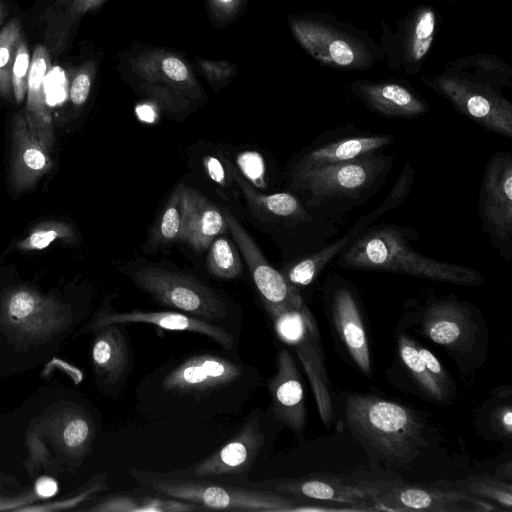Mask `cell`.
<instances>
[{"label": "cell", "instance_id": "obj_1", "mask_svg": "<svg viewBox=\"0 0 512 512\" xmlns=\"http://www.w3.org/2000/svg\"><path fill=\"white\" fill-rule=\"evenodd\" d=\"M228 352L191 355L155 371L137 390L142 408L184 420L236 411L261 385V376Z\"/></svg>", "mask_w": 512, "mask_h": 512}, {"label": "cell", "instance_id": "obj_2", "mask_svg": "<svg viewBox=\"0 0 512 512\" xmlns=\"http://www.w3.org/2000/svg\"><path fill=\"white\" fill-rule=\"evenodd\" d=\"M422 83L487 132L512 139V66L492 53L477 52L447 62Z\"/></svg>", "mask_w": 512, "mask_h": 512}, {"label": "cell", "instance_id": "obj_3", "mask_svg": "<svg viewBox=\"0 0 512 512\" xmlns=\"http://www.w3.org/2000/svg\"><path fill=\"white\" fill-rule=\"evenodd\" d=\"M418 233L393 223L368 226L335 259L348 270L390 272L461 286H480L485 278L477 269L428 257L412 247Z\"/></svg>", "mask_w": 512, "mask_h": 512}, {"label": "cell", "instance_id": "obj_4", "mask_svg": "<svg viewBox=\"0 0 512 512\" xmlns=\"http://www.w3.org/2000/svg\"><path fill=\"white\" fill-rule=\"evenodd\" d=\"M394 156L384 151L291 175V186L305 193L303 204L313 213L337 223L365 204L385 184Z\"/></svg>", "mask_w": 512, "mask_h": 512}, {"label": "cell", "instance_id": "obj_5", "mask_svg": "<svg viewBox=\"0 0 512 512\" xmlns=\"http://www.w3.org/2000/svg\"><path fill=\"white\" fill-rule=\"evenodd\" d=\"M288 26L318 64L341 71H367L383 62L378 42L364 29L326 12L290 14Z\"/></svg>", "mask_w": 512, "mask_h": 512}, {"label": "cell", "instance_id": "obj_6", "mask_svg": "<svg viewBox=\"0 0 512 512\" xmlns=\"http://www.w3.org/2000/svg\"><path fill=\"white\" fill-rule=\"evenodd\" d=\"M130 475L144 490L190 502L202 509L287 512L297 511L300 504V498L216 480L179 477L136 468L130 469Z\"/></svg>", "mask_w": 512, "mask_h": 512}, {"label": "cell", "instance_id": "obj_7", "mask_svg": "<svg viewBox=\"0 0 512 512\" xmlns=\"http://www.w3.org/2000/svg\"><path fill=\"white\" fill-rule=\"evenodd\" d=\"M345 415L351 432L383 459L402 464L415 456L422 425L406 407L356 394L347 398Z\"/></svg>", "mask_w": 512, "mask_h": 512}, {"label": "cell", "instance_id": "obj_8", "mask_svg": "<svg viewBox=\"0 0 512 512\" xmlns=\"http://www.w3.org/2000/svg\"><path fill=\"white\" fill-rule=\"evenodd\" d=\"M277 337L296 353L308 377L322 423L329 428L333 418L331 382L317 323L301 305L269 314Z\"/></svg>", "mask_w": 512, "mask_h": 512}, {"label": "cell", "instance_id": "obj_9", "mask_svg": "<svg viewBox=\"0 0 512 512\" xmlns=\"http://www.w3.org/2000/svg\"><path fill=\"white\" fill-rule=\"evenodd\" d=\"M441 14L431 4L413 7L394 25L380 24L378 44L383 62L390 70L405 76L420 73L435 42Z\"/></svg>", "mask_w": 512, "mask_h": 512}, {"label": "cell", "instance_id": "obj_10", "mask_svg": "<svg viewBox=\"0 0 512 512\" xmlns=\"http://www.w3.org/2000/svg\"><path fill=\"white\" fill-rule=\"evenodd\" d=\"M130 277L138 288L164 306L216 324L229 317L227 302L190 275L146 266L135 270Z\"/></svg>", "mask_w": 512, "mask_h": 512}, {"label": "cell", "instance_id": "obj_11", "mask_svg": "<svg viewBox=\"0 0 512 512\" xmlns=\"http://www.w3.org/2000/svg\"><path fill=\"white\" fill-rule=\"evenodd\" d=\"M118 68L128 82L166 85L194 103L205 99L193 64L177 50L134 41L119 55Z\"/></svg>", "mask_w": 512, "mask_h": 512}, {"label": "cell", "instance_id": "obj_12", "mask_svg": "<svg viewBox=\"0 0 512 512\" xmlns=\"http://www.w3.org/2000/svg\"><path fill=\"white\" fill-rule=\"evenodd\" d=\"M415 175L411 163H405L392 188L377 208L362 215L343 236L336 237L317 251L295 258L281 270L287 282L299 291L311 285L368 226L406 200L412 190Z\"/></svg>", "mask_w": 512, "mask_h": 512}, {"label": "cell", "instance_id": "obj_13", "mask_svg": "<svg viewBox=\"0 0 512 512\" xmlns=\"http://www.w3.org/2000/svg\"><path fill=\"white\" fill-rule=\"evenodd\" d=\"M479 216L492 247L512 260V154L497 151L487 161L480 183Z\"/></svg>", "mask_w": 512, "mask_h": 512}, {"label": "cell", "instance_id": "obj_14", "mask_svg": "<svg viewBox=\"0 0 512 512\" xmlns=\"http://www.w3.org/2000/svg\"><path fill=\"white\" fill-rule=\"evenodd\" d=\"M266 443L264 416L261 410H257L217 451L188 468L169 473L179 477L239 484L247 480V475Z\"/></svg>", "mask_w": 512, "mask_h": 512}, {"label": "cell", "instance_id": "obj_15", "mask_svg": "<svg viewBox=\"0 0 512 512\" xmlns=\"http://www.w3.org/2000/svg\"><path fill=\"white\" fill-rule=\"evenodd\" d=\"M370 495L375 509L423 511H492L497 509L472 494L459 490L420 487L400 482L359 483Z\"/></svg>", "mask_w": 512, "mask_h": 512}, {"label": "cell", "instance_id": "obj_16", "mask_svg": "<svg viewBox=\"0 0 512 512\" xmlns=\"http://www.w3.org/2000/svg\"><path fill=\"white\" fill-rule=\"evenodd\" d=\"M394 139L392 134L364 131L351 124L324 131L296 157L290 176L384 151Z\"/></svg>", "mask_w": 512, "mask_h": 512}, {"label": "cell", "instance_id": "obj_17", "mask_svg": "<svg viewBox=\"0 0 512 512\" xmlns=\"http://www.w3.org/2000/svg\"><path fill=\"white\" fill-rule=\"evenodd\" d=\"M222 211L228 224V230L244 257L268 315L301 305L304 300L300 291L287 282L281 271L270 265L230 209L223 207Z\"/></svg>", "mask_w": 512, "mask_h": 512}, {"label": "cell", "instance_id": "obj_18", "mask_svg": "<svg viewBox=\"0 0 512 512\" xmlns=\"http://www.w3.org/2000/svg\"><path fill=\"white\" fill-rule=\"evenodd\" d=\"M326 302L335 330L355 365L371 373V357L360 302L353 285L332 274L325 282Z\"/></svg>", "mask_w": 512, "mask_h": 512}, {"label": "cell", "instance_id": "obj_19", "mask_svg": "<svg viewBox=\"0 0 512 512\" xmlns=\"http://www.w3.org/2000/svg\"><path fill=\"white\" fill-rule=\"evenodd\" d=\"M348 88L366 109L382 117L414 119L430 110L428 102L404 80L357 79Z\"/></svg>", "mask_w": 512, "mask_h": 512}, {"label": "cell", "instance_id": "obj_20", "mask_svg": "<svg viewBox=\"0 0 512 512\" xmlns=\"http://www.w3.org/2000/svg\"><path fill=\"white\" fill-rule=\"evenodd\" d=\"M421 330L436 344L453 351H467L477 331L472 306L455 297L432 299L424 307Z\"/></svg>", "mask_w": 512, "mask_h": 512}, {"label": "cell", "instance_id": "obj_21", "mask_svg": "<svg viewBox=\"0 0 512 512\" xmlns=\"http://www.w3.org/2000/svg\"><path fill=\"white\" fill-rule=\"evenodd\" d=\"M238 485L275 491L296 498H310L355 506L358 510H372V498L360 485H350L337 478L308 475L298 478H277L259 482L244 480Z\"/></svg>", "mask_w": 512, "mask_h": 512}, {"label": "cell", "instance_id": "obj_22", "mask_svg": "<svg viewBox=\"0 0 512 512\" xmlns=\"http://www.w3.org/2000/svg\"><path fill=\"white\" fill-rule=\"evenodd\" d=\"M267 388L274 418L296 436H302L306 425L304 389L295 360L285 347L278 351Z\"/></svg>", "mask_w": 512, "mask_h": 512}, {"label": "cell", "instance_id": "obj_23", "mask_svg": "<svg viewBox=\"0 0 512 512\" xmlns=\"http://www.w3.org/2000/svg\"><path fill=\"white\" fill-rule=\"evenodd\" d=\"M101 322L103 325L142 323L169 331L192 332L210 338L227 351H233L236 345L235 335L225 327L180 311H111Z\"/></svg>", "mask_w": 512, "mask_h": 512}, {"label": "cell", "instance_id": "obj_24", "mask_svg": "<svg viewBox=\"0 0 512 512\" xmlns=\"http://www.w3.org/2000/svg\"><path fill=\"white\" fill-rule=\"evenodd\" d=\"M227 230L228 224L222 209L198 190L186 186L180 241L201 253L217 236L225 234Z\"/></svg>", "mask_w": 512, "mask_h": 512}, {"label": "cell", "instance_id": "obj_25", "mask_svg": "<svg viewBox=\"0 0 512 512\" xmlns=\"http://www.w3.org/2000/svg\"><path fill=\"white\" fill-rule=\"evenodd\" d=\"M14 158L11 180L16 190L32 187L52 166L48 148L29 126L26 117L16 115L13 124Z\"/></svg>", "mask_w": 512, "mask_h": 512}, {"label": "cell", "instance_id": "obj_26", "mask_svg": "<svg viewBox=\"0 0 512 512\" xmlns=\"http://www.w3.org/2000/svg\"><path fill=\"white\" fill-rule=\"evenodd\" d=\"M50 69L49 52L43 45L34 48L27 81L26 120L37 136L48 146L52 142L51 118L46 108L44 80Z\"/></svg>", "mask_w": 512, "mask_h": 512}, {"label": "cell", "instance_id": "obj_27", "mask_svg": "<svg viewBox=\"0 0 512 512\" xmlns=\"http://www.w3.org/2000/svg\"><path fill=\"white\" fill-rule=\"evenodd\" d=\"M92 357L111 383L121 380L129 371L131 361L130 346L124 332L118 327H110L95 342Z\"/></svg>", "mask_w": 512, "mask_h": 512}, {"label": "cell", "instance_id": "obj_28", "mask_svg": "<svg viewBox=\"0 0 512 512\" xmlns=\"http://www.w3.org/2000/svg\"><path fill=\"white\" fill-rule=\"evenodd\" d=\"M144 490V489H143ZM125 492L109 498L101 510L112 512H186L203 510L200 506L144 490Z\"/></svg>", "mask_w": 512, "mask_h": 512}, {"label": "cell", "instance_id": "obj_29", "mask_svg": "<svg viewBox=\"0 0 512 512\" xmlns=\"http://www.w3.org/2000/svg\"><path fill=\"white\" fill-rule=\"evenodd\" d=\"M184 183H179L169 196L149 239L154 248L165 247L180 241L184 216Z\"/></svg>", "mask_w": 512, "mask_h": 512}, {"label": "cell", "instance_id": "obj_30", "mask_svg": "<svg viewBox=\"0 0 512 512\" xmlns=\"http://www.w3.org/2000/svg\"><path fill=\"white\" fill-rule=\"evenodd\" d=\"M206 267L211 275L219 279L239 277L243 266L237 246L226 236H217L208 247Z\"/></svg>", "mask_w": 512, "mask_h": 512}, {"label": "cell", "instance_id": "obj_31", "mask_svg": "<svg viewBox=\"0 0 512 512\" xmlns=\"http://www.w3.org/2000/svg\"><path fill=\"white\" fill-rule=\"evenodd\" d=\"M398 350L402 363L410 372L419 387L431 398L442 401L448 396L428 373L419 355L417 343L401 334L398 338Z\"/></svg>", "mask_w": 512, "mask_h": 512}, {"label": "cell", "instance_id": "obj_32", "mask_svg": "<svg viewBox=\"0 0 512 512\" xmlns=\"http://www.w3.org/2000/svg\"><path fill=\"white\" fill-rule=\"evenodd\" d=\"M22 38L21 25L16 18L0 30V94L5 97L12 91V67Z\"/></svg>", "mask_w": 512, "mask_h": 512}, {"label": "cell", "instance_id": "obj_33", "mask_svg": "<svg viewBox=\"0 0 512 512\" xmlns=\"http://www.w3.org/2000/svg\"><path fill=\"white\" fill-rule=\"evenodd\" d=\"M129 83L139 95L144 96L171 113L186 112L190 105L194 103L177 90L166 85L145 81H132Z\"/></svg>", "mask_w": 512, "mask_h": 512}, {"label": "cell", "instance_id": "obj_34", "mask_svg": "<svg viewBox=\"0 0 512 512\" xmlns=\"http://www.w3.org/2000/svg\"><path fill=\"white\" fill-rule=\"evenodd\" d=\"M466 493L489 498L498 504L511 508L512 487L509 483L490 476H472L460 483Z\"/></svg>", "mask_w": 512, "mask_h": 512}, {"label": "cell", "instance_id": "obj_35", "mask_svg": "<svg viewBox=\"0 0 512 512\" xmlns=\"http://www.w3.org/2000/svg\"><path fill=\"white\" fill-rule=\"evenodd\" d=\"M192 64L215 92L226 87L237 75V63L228 60H211L194 56Z\"/></svg>", "mask_w": 512, "mask_h": 512}, {"label": "cell", "instance_id": "obj_36", "mask_svg": "<svg viewBox=\"0 0 512 512\" xmlns=\"http://www.w3.org/2000/svg\"><path fill=\"white\" fill-rule=\"evenodd\" d=\"M249 0H204L207 18L212 27L223 29L240 18Z\"/></svg>", "mask_w": 512, "mask_h": 512}, {"label": "cell", "instance_id": "obj_37", "mask_svg": "<svg viewBox=\"0 0 512 512\" xmlns=\"http://www.w3.org/2000/svg\"><path fill=\"white\" fill-rule=\"evenodd\" d=\"M57 238H74L73 229L62 222L45 223L33 230V232L18 244L23 250H40L50 245Z\"/></svg>", "mask_w": 512, "mask_h": 512}, {"label": "cell", "instance_id": "obj_38", "mask_svg": "<svg viewBox=\"0 0 512 512\" xmlns=\"http://www.w3.org/2000/svg\"><path fill=\"white\" fill-rule=\"evenodd\" d=\"M236 169L243 178L254 188H265L266 164L262 155L253 150L242 151L236 156Z\"/></svg>", "mask_w": 512, "mask_h": 512}, {"label": "cell", "instance_id": "obj_39", "mask_svg": "<svg viewBox=\"0 0 512 512\" xmlns=\"http://www.w3.org/2000/svg\"><path fill=\"white\" fill-rule=\"evenodd\" d=\"M31 56L26 41L22 38L12 67V91L18 103L24 100L27 92V81Z\"/></svg>", "mask_w": 512, "mask_h": 512}, {"label": "cell", "instance_id": "obj_40", "mask_svg": "<svg viewBox=\"0 0 512 512\" xmlns=\"http://www.w3.org/2000/svg\"><path fill=\"white\" fill-rule=\"evenodd\" d=\"M97 71L95 60L86 61L76 72L70 86V99L76 106H82L88 99Z\"/></svg>", "mask_w": 512, "mask_h": 512}, {"label": "cell", "instance_id": "obj_41", "mask_svg": "<svg viewBox=\"0 0 512 512\" xmlns=\"http://www.w3.org/2000/svg\"><path fill=\"white\" fill-rule=\"evenodd\" d=\"M36 307V299L31 292L21 290L14 293L8 303L9 314L16 319L30 316Z\"/></svg>", "mask_w": 512, "mask_h": 512}, {"label": "cell", "instance_id": "obj_42", "mask_svg": "<svg viewBox=\"0 0 512 512\" xmlns=\"http://www.w3.org/2000/svg\"><path fill=\"white\" fill-rule=\"evenodd\" d=\"M418 352L420 357L422 358L425 367L430 374V376L434 379V381L439 385V387L448 395L449 392V378L442 367L439 360L435 357L432 352L423 348L417 344Z\"/></svg>", "mask_w": 512, "mask_h": 512}, {"label": "cell", "instance_id": "obj_43", "mask_svg": "<svg viewBox=\"0 0 512 512\" xmlns=\"http://www.w3.org/2000/svg\"><path fill=\"white\" fill-rule=\"evenodd\" d=\"M91 429L83 418H76L68 423L63 431V440L70 448L82 446L89 438Z\"/></svg>", "mask_w": 512, "mask_h": 512}, {"label": "cell", "instance_id": "obj_44", "mask_svg": "<svg viewBox=\"0 0 512 512\" xmlns=\"http://www.w3.org/2000/svg\"><path fill=\"white\" fill-rule=\"evenodd\" d=\"M202 164L205 173L214 183L222 187H227L230 184L232 177L229 178L231 175L225 159L224 162H222L217 156L206 155L202 159Z\"/></svg>", "mask_w": 512, "mask_h": 512}, {"label": "cell", "instance_id": "obj_45", "mask_svg": "<svg viewBox=\"0 0 512 512\" xmlns=\"http://www.w3.org/2000/svg\"><path fill=\"white\" fill-rule=\"evenodd\" d=\"M106 0H73L71 10L75 16L98 9Z\"/></svg>", "mask_w": 512, "mask_h": 512}, {"label": "cell", "instance_id": "obj_46", "mask_svg": "<svg viewBox=\"0 0 512 512\" xmlns=\"http://www.w3.org/2000/svg\"><path fill=\"white\" fill-rule=\"evenodd\" d=\"M496 424L500 427V429L507 434L511 435L512 432V412L510 406L503 407L496 414Z\"/></svg>", "mask_w": 512, "mask_h": 512}, {"label": "cell", "instance_id": "obj_47", "mask_svg": "<svg viewBox=\"0 0 512 512\" xmlns=\"http://www.w3.org/2000/svg\"><path fill=\"white\" fill-rule=\"evenodd\" d=\"M36 491L42 497H51L57 492V483L51 478H41L36 484Z\"/></svg>", "mask_w": 512, "mask_h": 512}, {"label": "cell", "instance_id": "obj_48", "mask_svg": "<svg viewBox=\"0 0 512 512\" xmlns=\"http://www.w3.org/2000/svg\"><path fill=\"white\" fill-rule=\"evenodd\" d=\"M3 17H4V16H3V6H2V3H1V1H0V25H1V23H2Z\"/></svg>", "mask_w": 512, "mask_h": 512}, {"label": "cell", "instance_id": "obj_49", "mask_svg": "<svg viewBox=\"0 0 512 512\" xmlns=\"http://www.w3.org/2000/svg\"><path fill=\"white\" fill-rule=\"evenodd\" d=\"M446 1H449V2H454V1H456V0H446Z\"/></svg>", "mask_w": 512, "mask_h": 512}]
</instances>
